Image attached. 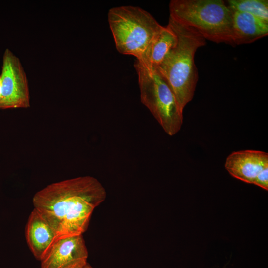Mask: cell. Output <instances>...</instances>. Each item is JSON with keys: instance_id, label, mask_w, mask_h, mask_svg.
Here are the masks:
<instances>
[{"instance_id": "obj_1", "label": "cell", "mask_w": 268, "mask_h": 268, "mask_svg": "<svg viewBox=\"0 0 268 268\" xmlns=\"http://www.w3.org/2000/svg\"><path fill=\"white\" fill-rule=\"evenodd\" d=\"M106 198L102 184L86 176L48 185L35 193L32 202L60 237L83 234L93 211Z\"/></svg>"}, {"instance_id": "obj_2", "label": "cell", "mask_w": 268, "mask_h": 268, "mask_svg": "<svg viewBox=\"0 0 268 268\" xmlns=\"http://www.w3.org/2000/svg\"><path fill=\"white\" fill-rule=\"evenodd\" d=\"M168 25L176 34L177 42L156 69L170 86L183 112L193 98L199 79L195 55L206 44V40L193 28L170 17Z\"/></svg>"}, {"instance_id": "obj_3", "label": "cell", "mask_w": 268, "mask_h": 268, "mask_svg": "<svg viewBox=\"0 0 268 268\" xmlns=\"http://www.w3.org/2000/svg\"><path fill=\"white\" fill-rule=\"evenodd\" d=\"M171 18L191 27L205 40L233 45L231 11L222 0H171Z\"/></svg>"}, {"instance_id": "obj_4", "label": "cell", "mask_w": 268, "mask_h": 268, "mask_svg": "<svg viewBox=\"0 0 268 268\" xmlns=\"http://www.w3.org/2000/svg\"><path fill=\"white\" fill-rule=\"evenodd\" d=\"M108 21L117 51L140 60L162 26L143 9L134 6L111 8Z\"/></svg>"}, {"instance_id": "obj_5", "label": "cell", "mask_w": 268, "mask_h": 268, "mask_svg": "<svg viewBox=\"0 0 268 268\" xmlns=\"http://www.w3.org/2000/svg\"><path fill=\"white\" fill-rule=\"evenodd\" d=\"M134 67L138 77L140 99L170 136L176 134L183 124L180 109L170 86L156 68L136 60Z\"/></svg>"}, {"instance_id": "obj_6", "label": "cell", "mask_w": 268, "mask_h": 268, "mask_svg": "<svg viewBox=\"0 0 268 268\" xmlns=\"http://www.w3.org/2000/svg\"><path fill=\"white\" fill-rule=\"evenodd\" d=\"M2 93L0 109L30 107V94L26 74L18 57L10 50L4 51L0 75Z\"/></svg>"}, {"instance_id": "obj_7", "label": "cell", "mask_w": 268, "mask_h": 268, "mask_svg": "<svg viewBox=\"0 0 268 268\" xmlns=\"http://www.w3.org/2000/svg\"><path fill=\"white\" fill-rule=\"evenodd\" d=\"M88 252L82 234L57 237L41 262V268H83Z\"/></svg>"}, {"instance_id": "obj_8", "label": "cell", "mask_w": 268, "mask_h": 268, "mask_svg": "<svg viewBox=\"0 0 268 268\" xmlns=\"http://www.w3.org/2000/svg\"><path fill=\"white\" fill-rule=\"evenodd\" d=\"M267 166L268 153L254 150L233 152L227 157L225 163L231 175L250 184H253L258 174Z\"/></svg>"}, {"instance_id": "obj_9", "label": "cell", "mask_w": 268, "mask_h": 268, "mask_svg": "<svg viewBox=\"0 0 268 268\" xmlns=\"http://www.w3.org/2000/svg\"><path fill=\"white\" fill-rule=\"evenodd\" d=\"M25 236L29 249L35 258L39 261L57 238L52 227L34 208L28 219Z\"/></svg>"}, {"instance_id": "obj_10", "label": "cell", "mask_w": 268, "mask_h": 268, "mask_svg": "<svg viewBox=\"0 0 268 268\" xmlns=\"http://www.w3.org/2000/svg\"><path fill=\"white\" fill-rule=\"evenodd\" d=\"M233 45L251 43L268 34V22L252 15L232 11Z\"/></svg>"}, {"instance_id": "obj_11", "label": "cell", "mask_w": 268, "mask_h": 268, "mask_svg": "<svg viewBox=\"0 0 268 268\" xmlns=\"http://www.w3.org/2000/svg\"><path fill=\"white\" fill-rule=\"evenodd\" d=\"M177 42V35L172 29L168 25L162 26L143 58L136 60L148 67L156 68Z\"/></svg>"}, {"instance_id": "obj_12", "label": "cell", "mask_w": 268, "mask_h": 268, "mask_svg": "<svg viewBox=\"0 0 268 268\" xmlns=\"http://www.w3.org/2000/svg\"><path fill=\"white\" fill-rule=\"evenodd\" d=\"M225 3L232 11L249 14L268 22V0H228Z\"/></svg>"}, {"instance_id": "obj_13", "label": "cell", "mask_w": 268, "mask_h": 268, "mask_svg": "<svg viewBox=\"0 0 268 268\" xmlns=\"http://www.w3.org/2000/svg\"><path fill=\"white\" fill-rule=\"evenodd\" d=\"M253 184L268 190V166H266L256 176Z\"/></svg>"}, {"instance_id": "obj_14", "label": "cell", "mask_w": 268, "mask_h": 268, "mask_svg": "<svg viewBox=\"0 0 268 268\" xmlns=\"http://www.w3.org/2000/svg\"><path fill=\"white\" fill-rule=\"evenodd\" d=\"M2 93V81H1V78L0 76V97L1 96Z\"/></svg>"}, {"instance_id": "obj_15", "label": "cell", "mask_w": 268, "mask_h": 268, "mask_svg": "<svg viewBox=\"0 0 268 268\" xmlns=\"http://www.w3.org/2000/svg\"><path fill=\"white\" fill-rule=\"evenodd\" d=\"M83 268H93L89 263H87V265Z\"/></svg>"}]
</instances>
